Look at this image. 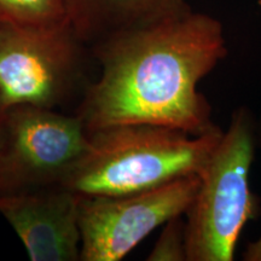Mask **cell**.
Wrapping results in <instances>:
<instances>
[{
  "mask_svg": "<svg viewBox=\"0 0 261 261\" xmlns=\"http://www.w3.org/2000/svg\"><path fill=\"white\" fill-rule=\"evenodd\" d=\"M89 145L76 114L12 107L0 126V196L63 185Z\"/></svg>",
  "mask_w": 261,
  "mask_h": 261,
  "instance_id": "5b68a950",
  "label": "cell"
},
{
  "mask_svg": "<svg viewBox=\"0 0 261 261\" xmlns=\"http://www.w3.org/2000/svg\"><path fill=\"white\" fill-rule=\"evenodd\" d=\"M65 22L64 0H0V23L50 27Z\"/></svg>",
  "mask_w": 261,
  "mask_h": 261,
  "instance_id": "9c48e42d",
  "label": "cell"
},
{
  "mask_svg": "<svg viewBox=\"0 0 261 261\" xmlns=\"http://www.w3.org/2000/svg\"><path fill=\"white\" fill-rule=\"evenodd\" d=\"M87 54L90 48L69 22L50 27L0 23V103L4 109L57 110L76 93L83 97L91 83Z\"/></svg>",
  "mask_w": 261,
  "mask_h": 261,
  "instance_id": "277c9868",
  "label": "cell"
},
{
  "mask_svg": "<svg viewBox=\"0 0 261 261\" xmlns=\"http://www.w3.org/2000/svg\"><path fill=\"white\" fill-rule=\"evenodd\" d=\"M257 137L261 144V122L257 126ZM243 260L246 261H261V233L253 242L248 243L246 252L243 254Z\"/></svg>",
  "mask_w": 261,
  "mask_h": 261,
  "instance_id": "8fae6325",
  "label": "cell"
},
{
  "mask_svg": "<svg viewBox=\"0 0 261 261\" xmlns=\"http://www.w3.org/2000/svg\"><path fill=\"white\" fill-rule=\"evenodd\" d=\"M123 123L89 132V145L63 187L79 196H115L200 175L223 136Z\"/></svg>",
  "mask_w": 261,
  "mask_h": 261,
  "instance_id": "7a4b0ae2",
  "label": "cell"
},
{
  "mask_svg": "<svg viewBox=\"0 0 261 261\" xmlns=\"http://www.w3.org/2000/svg\"><path fill=\"white\" fill-rule=\"evenodd\" d=\"M99 65L75 114L87 132L149 123L202 136L220 129L198 84L227 56L219 19L191 8L90 48Z\"/></svg>",
  "mask_w": 261,
  "mask_h": 261,
  "instance_id": "6da1fadb",
  "label": "cell"
},
{
  "mask_svg": "<svg viewBox=\"0 0 261 261\" xmlns=\"http://www.w3.org/2000/svg\"><path fill=\"white\" fill-rule=\"evenodd\" d=\"M0 215L32 261H79V196L63 185L0 196Z\"/></svg>",
  "mask_w": 261,
  "mask_h": 261,
  "instance_id": "52a82bcc",
  "label": "cell"
},
{
  "mask_svg": "<svg viewBox=\"0 0 261 261\" xmlns=\"http://www.w3.org/2000/svg\"><path fill=\"white\" fill-rule=\"evenodd\" d=\"M200 187L189 175L115 196H79L81 261H119L168 220L184 215Z\"/></svg>",
  "mask_w": 261,
  "mask_h": 261,
  "instance_id": "8992f818",
  "label": "cell"
},
{
  "mask_svg": "<svg viewBox=\"0 0 261 261\" xmlns=\"http://www.w3.org/2000/svg\"><path fill=\"white\" fill-rule=\"evenodd\" d=\"M77 39L91 48L121 33L190 9L189 0H64Z\"/></svg>",
  "mask_w": 261,
  "mask_h": 261,
  "instance_id": "ba28073f",
  "label": "cell"
},
{
  "mask_svg": "<svg viewBox=\"0 0 261 261\" xmlns=\"http://www.w3.org/2000/svg\"><path fill=\"white\" fill-rule=\"evenodd\" d=\"M4 113H5L4 107H3L2 103H0V126H2V121H3V116H4Z\"/></svg>",
  "mask_w": 261,
  "mask_h": 261,
  "instance_id": "7c38bea8",
  "label": "cell"
},
{
  "mask_svg": "<svg viewBox=\"0 0 261 261\" xmlns=\"http://www.w3.org/2000/svg\"><path fill=\"white\" fill-rule=\"evenodd\" d=\"M146 260L188 261L184 215L173 218L163 225L161 234Z\"/></svg>",
  "mask_w": 261,
  "mask_h": 261,
  "instance_id": "30bf717a",
  "label": "cell"
},
{
  "mask_svg": "<svg viewBox=\"0 0 261 261\" xmlns=\"http://www.w3.org/2000/svg\"><path fill=\"white\" fill-rule=\"evenodd\" d=\"M257 4H259V6L261 8V0H257Z\"/></svg>",
  "mask_w": 261,
  "mask_h": 261,
  "instance_id": "4fadbf2b",
  "label": "cell"
},
{
  "mask_svg": "<svg viewBox=\"0 0 261 261\" xmlns=\"http://www.w3.org/2000/svg\"><path fill=\"white\" fill-rule=\"evenodd\" d=\"M256 138L253 112L237 108L184 214L188 261H232L244 226L260 215V198L249 184Z\"/></svg>",
  "mask_w": 261,
  "mask_h": 261,
  "instance_id": "3957f363",
  "label": "cell"
}]
</instances>
